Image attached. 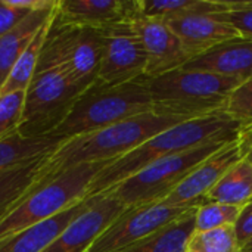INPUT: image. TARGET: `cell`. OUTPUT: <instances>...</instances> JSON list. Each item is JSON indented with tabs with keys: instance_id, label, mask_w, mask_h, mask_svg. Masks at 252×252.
Wrapping results in <instances>:
<instances>
[{
	"instance_id": "cell-1",
	"label": "cell",
	"mask_w": 252,
	"mask_h": 252,
	"mask_svg": "<svg viewBox=\"0 0 252 252\" xmlns=\"http://www.w3.org/2000/svg\"><path fill=\"white\" fill-rule=\"evenodd\" d=\"M244 126V121L230 117L224 111L176 124L148 139L121 158L109 162L92 182L86 199L111 190L161 158L195 149L202 145L232 142L238 137Z\"/></svg>"
},
{
	"instance_id": "cell-2",
	"label": "cell",
	"mask_w": 252,
	"mask_h": 252,
	"mask_svg": "<svg viewBox=\"0 0 252 252\" xmlns=\"http://www.w3.org/2000/svg\"><path fill=\"white\" fill-rule=\"evenodd\" d=\"M180 123H183V120L158 115L151 111L100 130L65 139L43 161L37 182L31 186V189L72 167L115 161L155 134Z\"/></svg>"
},
{
	"instance_id": "cell-3",
	"label": "cell",
	"mask_w": 252,
	"mask_h": 252,
	"mask_svg": "<svg viewBox=\"0 0 252 252\" xmlns=\"http://www.w3.org/2000/svg\"><path fill=\"white\" fill-rule=\"evenodd\" d=\"M152 112L183 121L224 111L229 96L244 81L199 69H176L145 77Z\"/></svg>"
},
{
	"instance_id": "cell-4",
	"label": "cell",
	"mask_w": 252,
	"mask_h": 252,
	"mask_svg": "<svg viewBox=\"0 0 252 252\" xmlns=\"http://www.w3.org/2000/svg\"><path fill=\"white\" fill-rule=\"evenodd\" d=\"M151 111L152 100L145 75L123 84H103L96 80L78 96L68 115L49 136L69 139Z\"/></svg>"
},
{
	"instance_id": "cell-5",
	"label": "cell",
	"mask_w": 252,
	"mask_h": 252,
	"mask_svg": "<svg viewBox=\"0 0 252 252\" xmlns=\"http://www.w3.org/2000/svg\"><path fill=\"white\" fill-rule=\"evenodd\" d=\"M108 164L109 162L81 164L30 189L3 217H0V241L86 199L92 182Z\"/></svg>"
},
{
	"instance_id": "cell-6",
	"label": "cell",
	"mask_w": 252,
	"mask_h": 252,
	"mask_svg": "<svg viewBox=\"0 0 252 252\" xmlns=\"http://www.w3.org/2000/svg\"><path fill=\"white\" fill-rule=\"evenodd\" d=\"M102 52V30L63 22L55 10L37 65L59 66L74 84L87 89L97 80Z\"/></svg>"
},
{
	"instance_id": "cell-7",
	"label": "cell",
	"mask_w": 252,
	"mask_h": 252,
	"mask_svg": "<svg viewBox=\"0 0 252 252\" xmlns=\"http://www.w3.org/2000/svg\"><path fill=\"white\" fill-rule=\"evenodd\" d=\"M84 90L74 84L59 66L37 65L25 92L24 111L16 131L25 137L49 136Z\"/></svg>"
},
{
	"instance_id": "cell-8",
	"label": "cell",
	"mask_w": 252,
	"mask_h": 252,
	"mask_svg": "<svg viewBox=\"0 0 252 252\" xmlns=\"http://www.w3.org/2000/svg\"><path fill=\"white\" fill-rule=\"evenodd\" d=\"M226 143L229 142L202 145L195 149L161 158L105 193H112L127 208L162 202L204 159Z\"/></svg>"
},
{
	"instance_id": "cell-9",
	"label": "cell",
	"mask_w": 252,
	"mask_h": 252,
	"mask_svg": "<svg viewBox=\"0 0 252 252\" xmlns=\"http://www.w3.org/2000/svg\"><path fill=\"white\" fill-rule=\"evenodd\" d=\"M199 205L176 207L167 202H152L126 208L115 221L96 239L87 252H118L179 220Z\"/></svg>"
},
{
	"instance_id": "cell-10",
	"label": "cell",
	"mask_w": 252,
	"mask_h": 252,
	"mask_svg": "<svg viewBox=\"0 0 252 252\" xmlns=\"http://www.w3.org/2000/svg\"><path fill=\"white\" fill-rule=\"evenodd\" d=\"M103 31V52L97 81L123 84L145 75L146 52L131 21L106 27Z\"/></svg>"
},
{
	"instance_id": "cell-11",
	"label": "cell",
	"mask_w": 252,
	"mask_h": 252,
	"mask_svg": "<svg viewBox=\"0 0 252 252\" xmlns=\"http://www.w3.org/2000/svg\"><path fill=\"white\" fill-rule=\"evenodd\" d=\"M126 208L112 193L90 198L89 207L43 252H87Z\"/></svg>"
},
{
	"instance_id": "cell-12",
	"label": "cell",
	"mask_w": 252,
	"mask_h": 252,
	"mask_svg": "<svg viewBox=\"0 0 252 252\" xmlns=\"http://www.w3.org/2000/svg\"><path fill=\"white\" fill-rule=\"evenodd\" d=\"M131 25L146 52L145 77H158L180 69L190 61L189 53L164 21L137 15Z\"/></svg>"
},
{
	"instance_id": "cell-13",
	"label": "cell",
	"mask_w": 252,
	"mask_h": 252,
	"mask_svg": "<svg viewBox=\"0 0 252 252\" xmlns=\"http://www.w3.org/2000/svg\"><path fill=\"white\" fill-rule=\"evenodd\" d=\"M244 159L242 148L238 137L217 152L204 159L168 196L164 202L176 207L201 205L207 193L223 179V176L239 161Z\"/></svg>"
},
{
	"instance_id": "cell-14",
	"label": "cell",
	"mask_w": 252,
	"mask_h": 252,
	"mask_svg": "<svg viewBox=\"0 0 252 252\" xmlns=\"http://www.w3.org/2000/svg\"><path fill=\"white\" fill-rule=\"evenodd\" d=\"M56 15L72 25L103 30L133 21L140 13L137 0H59Z\"/></svg>"
},
{
	"instance_id": "cell-15",
	"label": "cell",
	"mask_w": 252,
	"mask_h": 252,
	"mask_svg": "<svg viewBox=\"0 0 252 252\" xmlns=\"http://www.w3.org/2000/svg\"><path fill=\"white\" fill-rule=\"evenodd\" d=\"M164 22L177 35L190 59L224 41L241 37L239 32L229 24L205 13H186L164 19Z\"/></svg>"
},
{
	"instance_id": "cell-16",
	"label": "cell",
	"mask_w": 252,
	"mask_h": 252,
	"mask_svg": "<svg viewBox=\"0 0 252 252\" xmlns=\"http://www.w3.org/2000/svg\"><path fill=\"white\" fill-rule=\"evenodd\" d=\"M185 69H199L247 81L252 78V40L236 37L192 58Z\"/></svg>"
},
{
	"instance_id": "cell-17",
	"label": "cell",
	"mask_w": 252,
	"mask_h": 252,
	"mask_svg": "<svg viewBox=\"0 0 252 252\" xmlns=\"http://www.w3.org/2000/svg\"><path fill=\"white\" fill-rule=\"evenodd\" d=\"M90 198L0 241V252H43L89 207Z\"/></svg>"
},
{
	"instance_id": "cell-18",
	"label": "cell",
	"mask_w": 252,
	"mask_h": 252,
	"mask_svg": "<svg viewBox=\"0 0 252 252\" xmlns=\"http://www.w3.org/2000/svg\"><path fill=\"white\" fill-rule=\"evenodd\" d=\"M55 10L56 6L52 9L30 12L15 28L0 37V89L4 86L15 62L19 59L41 27L49 22Z\"/></svg>"
},
{
	"instance_id": "cell-19",
	"label": "cell",
	"mask_w": 252,
	"mask_h": 252,
	"mask_svg": "<svg viewBox=\"0 0 252 252\" xmlns=\"http://www.w3.org/2000/svg\"><path fill=\"white\" fill-rule=\"evenodd\" d=\"M62 140L53 136L25 137L18 131L0 137V173L47 158Z\"/></svg>"
},
{
	"instance_id": "cell-20",
	"label": "cell",
	"mask_w": 252,
	"mask_h": 252,
	"mask_svg": "<svg viewBox=\"0 0 252 252\" xmlns=\"http://www.w3.org/2000/svg\"><path fill=\"white\" fill-rule=\"evenodd\" d=\"M196 208L189 210L179 220L159 232L118 252H186V245L195 230Z\"/></svg>"
},
{
	"instance_id": "cell-21",
	"label": "cell",
	"mask_w": 252,
	"mask_h": 252,
	"mask_svg": "<svg viewBox=\"0 0 252 252\" xmlns=\"http://www.w3.org/2000/svg\"><path fill=\"white\" fill-rule=\"evenodd\" d=\"M252 199V162L242 159L207 193L205 202L245 207Z\"/></svg>"
},
{
	"instance_id": "cell-22",
	"label": "cell",
	"mask_w": 252,
	"mask_h": 252,
	"mask_svg": "<svg viewBox=\"0 0 252 252\" xmlns=\"http://www.w3.org/2000/svg\"><path fill=\"white\" fill-rule=\"evenodd\" d=\"M139 13L154 19H168L186 13L213 15L227 10L223 0H137Z\"/></svg>"
},
{
	"instance_id": "cell-23",
	"label": "cell",
	"mask_w": 252,
	"mask_h": 252,
	"mask_svg": "<svg viewBox=\"0 0 252 252\" xmlns=\"http://www.w3.org/2000/svg\"><path fill=\"white\" fill-rule=\"evenodd\" d=\"M44 159L0 173V217H3L37 182Z\"/></svg>"
},
{
	"instance_id": "cell-24",
	"label": "cell",
	"mask_w": 252,
	"mask_h": 252,
	"mask_svg": "<svg viewBox=\"0 0 252 252\" xmlns=\"http://www.w3.org/2000/svg\"><path fill=\"white\" fill-rule=\"evenodd\" d=\"M50 19H49L47 24H44L41 27V30L35 34V37L28 44V47L22 52L19 59L15 62V65H13L7 80L4 83V86L0 89V94L16 92V90H27L28 89L31 80H32V75L35 72L38 59H40V53H41V49H43V44H44V40H46V35H47Z\"/></svg>"
},
{
	"instance_id": "cell-25",
	"label": "cell",
	"mask_w": 252,
	"mask_h": 252,
	"mask_svg": "<svg viewBox=\"0 0 252 252\" xmlns=\"http://www.w3.org/2000/svg\"><path fill=\"white\" fill-rule=\"evenodd\" d=\"M186 252H242L235 226L219 227L207 232H193Z\"/></svg>"
},
{
	"instance_id": "cell-26",
	"label": "cell",
	"mask_w": 252,
	"mask_h": 252,
	"mask_svg": "<svg viewBox=\"0 0 252 252\" xmlns=\"http://www.w3.org/2000/svg\"><path fill=\"white\" fill-rule=\"evenodd\" d=\"M244 207L221 204V202H204L198 207L195 214V230L207 232L219 227L235 226Z\"/></svg>"
},
{
	"instance_id": "cell-27",
	"label": "cell",
	"mask_w": 252,
	"mask_h": 252,
	"mask_svg": "<svg viewBox=\"0 0 252 252\" xmlns=\"http://www.w3.org/2000/svg\"><path fill=\"white\" fill-rule=\"evenodd\" d=\"M223 1L227 10L213 13L211 16L229 24L239 32L241 37L252 40V1Z\"/></svg>"
},
{
	"instance_id": "cell-28",
	"label": "cell",
	"mask_w": 252,
	"mask_h": 252,
	"mask_svg": "<svg viewBox=\"0 0 252 252\" xmlns=\"http://www.w3.org/2000/svg\"><path fill=\"white\" fill-rule=\"evenodd\" d=\"M27 90H16L0 94V137L16 131L25 102Z\"/></svg>"
},
{
	"instance_id": "cell-29",
	"label": "cell",
	"mask_w": 252,
	"mask_h": 252,
	"mask_svg": "<svg viewBox=\"0 0 252 252\" xmlns=\"http://www.w3.org/2000/svg\"><path fill=\"white\" fill-rule=\"evenodd\" d=\"M224 112L244 123L252 121V78L235 89L229 96Z\"/></svg>"
},
{
	"instance_id": "cell-30",
	"label": "cell",
	"mask_w": 252,
	"mask_h": 252,
	"mask_svg": "<svg viewBox=\"0 0 252 252\" xmlns=\"http://www.w3.org/2000/svg\"><path fill=\"white\" fill-rule=\"evenodd\" d=\"M34 12V10H32ZM30 12L19 10L6 3V0H0V37L15 28Z\"/></svg>"
},
{
	"instance_id": "cell-31",
	"label": "cell",
	"mask_w": 252,
	"mask_h": 252,
	"mask_svg": "<svg viewBox=\"0 0 252 252\" xmlns=\"http://www.w3.org/2000/svg\"><path fill=\"white\" fill-rule=\"evenodd\" d=\"M238 241L242 250L252 241V199L242 208V213L235 224Z\"/></svg>"
},
{
	"instance_id": "cell-32",
	"label": "cell",
	"mask_w": 252,
	"mask_h": 252,
	"mask_svg": "<svg viewBox=\"0 0 252 252\" xmlns=\"http://www.w3.org/2000/svg\"><path fill=\"white\" fill-rule=\"evenodd\" d=\"M238 140L242 148L244 159L252 162V121L245 123V126L241 128V131L238 134Z\"/></svg>"
},
{
	"instance_id": "cell-33",
	"label": "cell",
	"mask_w": 252,
	"mask_h": 252,
	"mask_svg": "<svg viewBox=\"0 0 252 252\" xmlns=\"http://www.w3.org/2000/svg\"><path fill=\"white\" fill-rule=\"evenodd\" d=\"M244 250H252V241L248 244V245H247V247H245V248H244Z\"/></svg>"
},
{
	"instance_id": "cell-34",
	"label": "cell",
	"mask_w": 252,
	"mask_h": 252,
	"mask_svg": "<svg viewBox=\"0 0 252 252\" xmlns=\"http://www.w3.org/2000/svg\"><path fill=\"white\" fill-rule=\"evenodd\" d=\"M242 252H252V250H242Z\"/></svg>"
}]
</instances>
